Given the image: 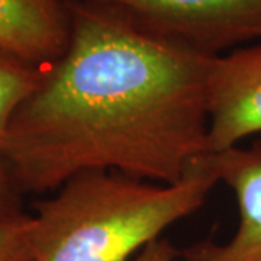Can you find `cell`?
<instances>
[{
    "label": "cell",
    "mask_w": 261,
    "mask_h": 261,
    "mask_svg": "<svg viewBox=\"0 0 261 261\" xmlns=\"http://www.w3.org/2000/svg\"><path fill=\"white\" fill-rule=\"evenodd\" d=\"M65 54L19 105L0 160L23 193L87 171L178 183L209 154L205 56L138 28L116 10L67 0Z\"/></svg>",
    "instance_id": "6da1fadb"
},
{
    "label": "cell",
    "mask_w": 261,
    "mask_h": 261,
    "mask_svg": "<svg viewBox=\"0 0 261 261\" xmlns=\"http://www.w3.org/2000/svg\"><path fill=\"white\" fill-rule=\"evenodd\" d=\"M219 181L209 154L174 185L113 171L77 174L35 205L34 261H129L196 212Z\"/></svg>",
    "instance_id": "7a4b0ae2"
},
{
    "label": "cell",
    "mask_w": 261,
    "mask_h": 261,
    "mask_svg": "<svg viewBox=\"0 0 261 261\" xmlns=\"http://www.w3.org/2000/svg\"><path fill=\"white\" fill-rule=\"evenodd\" d=\"M205 56L261 39V0H83Z\"/></svg>",
    "instance_id": "3957f363"
},
{
    "label": "cell",
    "mask_w": 261,
    "mask_h": 261,
    "mask_svg": "<svg viewBox=\"0 0 261 261\" xmlns=\"http://www.w3.org/2000/svg\"><path fill=\"white\" fill-rule=\"evenodd\" d=\"M206 102L209 154L261 132V44L215 57Z\"/></svg>",
    "instance_id": "277c9868"
},
{
    "label": "cell",
    "mask_w": 261,
    "mask_h": 261,
    "mask_svg": "<svg viewBox=\"0 0 261 261\" xmlns=\"http://www.w3.org/2000/svg\"><path fill=\"white\" fill-rule=\"evenodd\" d=\"M219 181L232 189L240 226L224 244L203 240L180 251L181 261H261V141L209 154Z\"/></svg>",
    "instance_id": "5b68a950"
},
{
    "label": "cell",
    "mask_w": 261,
    "mask_h": 261,
    "mask_svg": "<svg viewBox=\"0 0 261 261\" xmlns=\"http://www.w3.org/2000/svg\"><path fill=\"white\" fill-rule=\"evenodd\" d=\"M71 34L67 0H0V49L49 68L64 56Z\"/></svg>",
    "instance_id": "8992f818"
},
{
    "label": "cell",
    "mask_w": 261,
    "mask_h": 261,
    "mask_svg": "<svg viewBox=\"0 0 261 261\" xmlns=\"http://www.w3.org/2000/svg\"><path fill=\"white\" fill-rule=\"evenodd\" d=\"M47 70L0 49V147L13 113L42 83Z\"/></svg>",
    "instance_id": "52a82bcc"
},
{
    "label": "cell",
    "mask_w": 261,
    "mask_h": 261,
    "mask_svg": "<svg viewBox=\"0 0 261 261\" xmlns=\"http://www.w3.org/2000/svg\"><path fill=\"white\" fill-rule=\"evenodd\" d=\"M34 216L0 218V261H34Z\"/></svg>",
    "instance_id": "ba28073f"
},
{
    "label": "cell",
    "mask_w": 261,
    "mask_h": 261,
    "mask_svg": "<svg viewBox=\"0 0 261 261\" xmlns=\"http://www.w3.org/2000/svg\"><path fill=\"white\" fill-rule=\"evenodd\" d=\"M20 190L16 186L13 177L5 163L0 160V218H8L22 214Z\"/></svg>",
    "instance_id": "9c48e42d"
},
{
    "label": "cell",
    "mask_w": 261,
    "mask_h": 261,
    "mask_svg": "<svg viewBox=\"0 0 261 261\" xmlns=\"http://www.w3.org/2000/svg\"><path fill=\"white\" fill-rule=\"evenodd\" d=\"M180 258L177 250L167 238H157L141 250L134 261H176Z\"/></svg>",
    "instance_id": "30bf717a"
}]
</instances>
